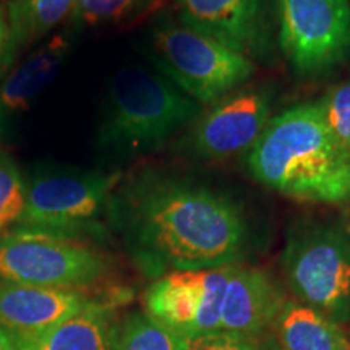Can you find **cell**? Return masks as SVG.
Returning <instances> with one entry per match:
<instances>
[{
  "label": "cell",
  "instance_id": "7",
  "mask_svg": "<svg viewBox=\"0 0 350 350\" xmlns=\"http://www.w3.org/2000/svg\"><path fill=\"white\" fill-rule=\"evenodd\" d=\"M119 177L94 170H44L25 180V209L15 229L77 237L98 226Z\"/></svg>",
  "mask_w": 350,
  "mask_h": 350
},
{
  "label": "cell",
  "instance_id": "24",
  "mask_svg": "<svg viewBox=\"0 0 350 350\" xmlns=\"http://www.w3.org/2000/svg\"><path fill=\"white\" fill-rule=\"evenodd\" d=\"M0 350H16L10 331H7L3 326H0Z\"/></svg>",
  "mask_w": 350,
  "mask_h": 350
},
{
  "label": "cell",
  "instance_id": "17",
  "mask_svg": "<svg viewBox=\"0 0 350 350\" xmlns=\"http://www.w3.org/2000/svg\"><path fill=\"white\" fill-rule=\"evenodd\" d=\"M77 0H12L7 10L13 46L18 52L72 16Z\"/></svg>",
  "mask_w": 350,
  "mask_h": 350
},
{
  "label": "cell",
  "instance_id": "15",
  "mask_svg": "<svg viewBox=\"0 0 350 350\" xmlns=\"http://www.w3.org/2000/svg\"><path fill=\"white\" fill-rule=\"evenodd\" d=\"M72 51L68 36L57 34L34 49L0 85V135L12 129L39 94L55 80Z\"/></svg>",
  "mask_w": 350,
  "mask_h": 350
},
{
  "label": "cell",
  "instance_id": "22",
  "mask_svg": "<svg viewBox=\"0 0 350 350\" xmlns=\"http://www.w3.org/2000/svg\"><path fill=\"white\" fill-rule=\"evenodd\" d=\"M185 350H261L252 338L213 331L185 338Z\"/></svg>",
  "mask_w": 350,
  "mask_h": 350
},
{
  "label": "cell",
  "instance_id": "8",
  "mask_svg": "<svg viewBox=\"0 0 350 350\" xmlns=\"http://www.w3.org/2000/svg\"><path fill=\"white\" fill-rule=\"evenodd\" d=\"M279 44L300 75H317L350 57V0H278Z\"/></svg>",
  "mask_w": 350,
  "mask_h": 350
},
{
  "label": "cell",
  "instance_id": "3",
  "mask_svg": "<svg viewBox=\"0 0 350 350\" xmlns=\"http://www.w3.org/2000/svg\"><path fill=\"white\" fill-rule=\"evenodd\" d=\"M201 106L163 73L137 65L120 68L109 85L98 133L100 151L131 156L156 150L200 116Z\"/></svg>",
  "mask_w": 350,
  "mask_h": 350
},
{
  "label": "cell",
  "instance_id": "20",
  "mask_svg": "<svg viewBox=\"0 0 350 350\" xmlns=\"http://www.w3.org/2000/svg\"><path fill=\"white\" fill-rule=\"evenodd\" d=\"M23 209V175L10 157L0 154V237L18 226Z\"/></svg>",
  "mask_w": 350,
  "mask_h": 350
},
{
  "label": "cell",
  "instance_id": "10",
  "mask_svg": "<svg viewBox=\"0 0 350 350\" xmlns=\"http://www.w3.org/2000/svg\"><path fill=\"white\" fill-rule=\"evenodd\" d=\"M271 99L262 91H242L217 100L201 116L190 135V148L196 156L219 159L252 150L266 129Z\"/></svg>",
  "mask_w": 350,
  "mask_h": 350
},
{
  "label": "cell",
  "instance_id": "6",
  "mask_svg": "<svg viewBox=\"0 0 350 350\" xmlns=\"http://www.w3.org/2000/svg\"><path fill=\"white\" fill-rule=\"evenodd\" d=\"M106 269L103 253L72 235L12 229L0 237V284L86 288Z\"/></svg>",
  "mask_w": 350,
  "mask_h": 350
},
{
  "label": "cell",
  "instance_id": "12",
  "mask_svg": "<svg viewBox=\"0 0 350 350\" xmlns=\"http://www.w3.org/2000/svg\"><path fill=\"white\" fill-rule=\"evenodd\" d=\"M182 23L216 38L243 55L256 54L265 38L262 0H178Z\"/></svg>",
  "mask_w": 350,
  "mask_h": 350
},
{
  "label": "cell",
  "instance_id": "19",
  "mask_svg": "<svg viewBox=\"0 0 350 350\" xmlns=\"http://www.w3.org/2000/svg\"><path fill=\"white\" fill-rule=\"evenodd\" d=\"M154 3L156 0H77L70 18L81 26H116L144 15Z\"/></svg>",
  "mask_w": 350,
  "mask_h": 350
},
{
  "label": "cell",
  "instance_id": "11",
  "mask_svg": "<svg viewBox=\"0 0 350 350\" xmlns=\"http://www.w3.org/2000/svg\"><path fill=\"white\" fill-rule=\"evenodd\" d=\"M103 295L86 288L0 284V326L12 334L33 336L59 326Z\"/></svg>",
  "mask_w": 350,
  "mask_h": 350
},
{
  "label": "cell",
  "instance_id": "23",
  "mask_svg": "<svg viewBox=\"0 0 350 350\" xmlns=\"http://www.w3.org/2000/svg\"><path fill=\"white\" fill-rule=\"evenodd\" d=\"M15 54L16 51L15 46H13L10 28H8L7 12L0 7V77L10 68Z\"/></svg>",
  "mask_w": 350,
  "mask_h": 350
},
{
  "label": "cell",
  "instance_id": "9",
  "mask_svg": "<svg viewBox=\"0 0 350 350\" xmlns=\"http://www.w3.org/2000/svg\"><path fill=\"white\" fill-rule=\"evenodd\" d=\"M230 266L161 275L144 297L146 313L182 338L221 331L222 299Z\"/></svg>",
  "mask_w": 350,
  "mask_h": 350
},
{
  "label": "cell",
  "instance_id": "13",
  "mask_svg": "<svg viewBox=\"0 0 350 350\" xmlns=\"http://www.w3.org/2000/svg\"><path fill=\"white\" fill-rule=\"evenodd\" d=\"M119 301V294L100 297L59 326L33 336L10 334L16 350H117Z\"/></svg>",
  "mask_w": 350,
  "mask_h": 350
},
{
  "label": "cell",
  "instance_id": "2",
  "mask_svg": "<svg viewBox=\"0 0 350 350\" xmlns=\"http://www.w3.org/2000/svg\"><path fill=\"white\" fill-rule=\"evenodd\" d=\"M256 180L313 203L350 200V151L323 119L318 104L294 106L269 119L248 154Z\"/></svg>",
  "mask_w": 350,
  "mask_h": 350
},
{
  "label": "cell",
  "instance_id": "21",
  "mask_svg": "<svg viewBox=\"0 0 350 350\" xmlns=\"http://www.w3.org/2000/svg\"><path fill=\"white\" fill-rule=\"evenodd\" d=\"M318 106L327 129L350 151V81L331 90Z\"/></svg>",
  "mask_w": 350,
  "mask_h": 350
},
{
  "label": "cell",
  "instance_id": "14",
  "mask_svg": "<svg viewBox=\"0 0 350 350\" xmlns=\"http://www.w3.org/2000/svg\"><path fill=\"white\" fill-rule=\"evenodd\" d=\"M282 306L268 274L232 265L222 299L221 331L253 339L279 317Z\"/></svg>",
  "mask_w": 350,
  "mask_h": 350
},
{
  "label": "cell",
  "instance_id": "18",
  "mask_svg": "<svg viewBox=\"0 0 350 350\" xmlns=\"http://www.w3.org/2000/svg\"><path fill=\"white\" fill-rule=\"evenodd\" d=\"M117 350H185V338L146 312L131 313L120 325Z\"/></svg>",
  "mask_w": 350,
  "mask_h": 350
},
{
  "label": "cell",
  "instance_id": "4",
  "mask_svg": "<svg viewBox=\"0 0 350 350\" xmlns=\"http://www.w3.org/2000/svg\"><path fill=\"white\" fill-rule=\"evenodd\" d=\"M150 57L165 78L201 106L217 103L255 73L250 57L182 21L157 26Z\"/></svg>",
  "mask_w": 350,
  "mask_h": 350
},
{
  "label": "cell",
  "instance_id": "1",
  "mask_svg": "<svg viewBox=\"0 0 350 350\" xmlns=\"http://www.w3.org/2000/svg\"><path fill=\"white\" fill-rule=\"evenodd\" d=\"M117 213L131 255L148 274L235 265L247 247L237 204L190 182L144 177L125 190Z\"/></svg>",
  "mask_w": 350,
  "mask_h": 350
},
{
  "label": "cell",
  "instance_id": "5",
  "mask_svg": "<svg viewBox=\"0 0 350 350\" xmlns=\"http://www.w3.org/2000/svg\"><path fill=\"white\" fill-rule=\"evenodd\" d=\"M294 294L332 321H350V227L312 222L291 232L282 255Z\"/></svg>",
  "mask_w": 350,
  "mask_h": 350
},
{
  "label": "cell",
  "instance_id": "16",
  "mask_svg": "<svg viewBox=\"0 0 350 350\" xmlns=\"http://www.w3.org/2000/svg\"><path fill=\"white\" fill-rule=\"evenodd\" d=\"M278 319L284 350H350L345 332L312 306L288 301Z\"/></svg>",
  "mask_w": 350,
  "mask_h": 350
}]
</instances>
